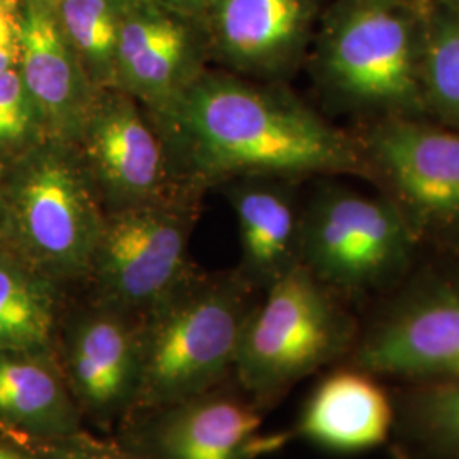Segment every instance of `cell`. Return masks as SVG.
<instances>
[{
  "label": "cell",
  "mask_w": 459,
  "mask_h": 459,
  "mask_svg": "<svg viewBox=\"0 0 459 459\" xmlns=\"http://www.w3.org/2000/svg\"><path fill=\"white\" fill-rule=\"evenodd\" d=\"M152 116L170 162L196 181L373 170L366 150L298 99L231 75L203 70Z\"/></svg>",
  "instance_id": "6da1fadb"
},
{
  "label": "cell",
  "mask_w": 459,
  "mask_h": 459,
  "mask_svg": "<svg viewBox=\"0 0 459 459\" xmlns=\"http://www.w3.org/2000/svg\"><path fill=\"white\" fill-rule=\"evenodd\" d=\"M246 279L189 278L145 313L132 405L178 407L199 398L235 368L247 318Z\"/></svg>",
  "instance_id": "7a4b0ae2"
},
{
  "label": "cell",
  "mask_w": 459,
  "mask_h": 459,
  "mask_svg": "<svg viewBox=\"0 0 459 459\" xmlns=\"http://www.w3.org/2000/svg\"><path fill=\"white\" fill-rule=\"evenodd\" d=\"M104 216L77 150L55 140L22 153L4 187V235L53 281L89 276Z\"/></svg>",
  "instance_id": "3957f363"
},
{
  "label": "cell",
  "mask_w": 459,
  "mask_h": 459,
  "mask_svg": "<svg viewBox=\"0 0 459 459\" xmlns=\"http://www.w3.org/2000/svg\"><path fill=\"white\" fill-rule=\"evenodd\" d=\"M417 5L342 0L328 14L316 66L335 96L409 117L426 109L420 75L424 16L415 11Z\"/></svg>",
  "instance_id": "277c9868"
},
{
  "label": "cell",
  "mask_w": 459,
  "mask_h": 459,
  "mask_svg": "<svg viewBox=\"0 0 459 459\" xmlns=\"http://www.w3.org/2000/svg\"><path fill=\"white\" fill-rule=\"evenodd\" d=\"M265 290V299L247 318L233 368L261 402L342 358L358 341L351 316L303 264Z\"/></svg>",
  "instance_id": "5b68a950"
},
{
  "label": "cell",
  "mask_w": 459,
  "mask_h": 459,
  "mask_svg": "<svg viewBox=\"0 0 459 459\" xmlns=\"http://www.w3.org/2000/svg\"><path fill=\"white\" fill-rule=\"evenodd\" d=\"M407 216L386 199L328 189L299 223V263L324 286L377 290L400 278L413 252Z\"/></svg>",
  "instance_id": "8992f818"
},
{
  "label": "cell",
  "mask_w": 459,
  "mask_h": 459,
  "mask_svg": "<svg viewBox=\"0 0 459 459\" xmlns=\"http://www.w3.org/2000/svg\"><path fill=\"white\" fill-rule=\"evenodd\" d=\"M191 220L169 201L111 210L104 216L89 276L99 305L147 313L191 278Z\"/></svg>",
  "instance_id": "52a82bcc"
},
{
  "label": "cell",
  "mask_w": 459,
  "mask_h": 459,
  "mask_svg": "<svg viewBox=\"0 0 459 459\" xmlns=\"http://www.w3.org/2000/svg\"><path fill=\"white\" fill-rule=\"evenodd\" d=\"M352 368L411 385L459 379V276L430 279L352 347Z\"/></svg>",
  "instance_id": "ba28073f"
},
{
  "label": "cell",
  "mask_w": 459,
  "mask_h": 459,
  "mask_svg": "<svg viewBox=\"0 0 459 459\" xmlns=\"http://www.w3.org/2000/svg\"><path fill=\"white\" fill-rule=\"evenodd\" d=\"M74 148L111 210L164 201L172 170L164 138L130 94L98 91Z\"/></svg>",
  "instance_id": "9c48e42d"
},
{
  "label": "cell",
  "mask_w": 459,
  "mask_h": 459,
  "mask_svg": "<svg viewBox=\"0 0 459 459\" xmlns=\"http://www.w3.org/2000/svg\"><path fill=\"white\" fill-rule=\"evenodd\" d=\"M208 53L204 19L184 14L164 0H123L116 89L152 115L196 79Z\"/></svg>",
  "instance_id": "30bf717a"
},
{
  "label": "cell",
  "mask_w": 459,
  "mask_h": 459,
  "mask_svg": "<svg viewBox=\"0 0 459 459\" xmlns=\"http://www.w3.org/2000/svg\"><path fill=\"white\" fill-rule=\"evenodd\" d=\"M366 155L411 210L459 227V133L394 116L369 134Z\"/></svg>",
  "instance_id": "8fae6325"
},
{
  "label": "cell",
  "mask_w": 459,
  "mask_h": 459,
  "mask_svg": "<svg viewBox=\"0 0 459 459\" xmlns=\"http://www.w3.org/2000/svg\"><path fill=\"white\" fill-rule=\"evenodd\" d=\"M322 0H220L204 17L210 53L225 65L271 77L295 65Z\"/></svg>",
  "instance_id": "7c38bea8"
},
{
  "label": "cell",
  "mask_w": 459,
  "mask_h": 459,
  "mask_svg": "<svg viewBox=\"0 0 459 459\" xmlns=\"http://www.w3.org/2000/svg\"><path fill=\"white\" fill-rule=\"evenodd\" d=\"M24 5L19 74L41 115L48 140L75 147L98 89L70 48L55 13Z\"/></svg>",
  "instance_id": "4fadbf2b"
},
{
  "label": "cell",
  "mask_w": 459,
  "mask_h": 459,
  "mask_svg": "<svg viewBox=\"0 0 459 459\" xmlns=\"http://www.w3.org/2000/svg\"><path fill=\"white\" fill-rule=\"evenodd\" d=\"M66 369L85 409L106 415L130 405L140 371V327L130 315L100 305L83 313L68 333Z\"/></svg>",
  "instance_id": "5bb4252c"
},
{
  "label": "cell",
  "mask_w": 459,
  "mask_h": 459,
  "mask_svg": "<svg viewBox=\"0 0 459 459\" xmlns=\"http://www.w3.org/2000/svg\"><path fill=\"white\" fill-rule=\"evenodd\" d=\"M394 403L377 377L358 368L325 377L301 413L298 432L335 453H361L386 443Z\"/></svg>",
  "instance_id": "9a60e30c"
},
{
  "label": "cell",
  "mask_w": 459,
  "mask_h": 459,
  "mask_svg": "<svg viewBox=\"0 0 459 459\" xmlns=\"http://www.w3.org/2000/svg\"><path fill=\"white\" fill-rule=\"evenodd\" d=\"M237 216L244 279L269 288L299 263V223L293 199L282 187L247 181L229 193Z\"/></svg>",
  "instance_id": "2e32d148"
},
{
  "label": "cell",
  "mask_w": 459,
  "mask_h": 459,
  "mask_svg": "<svg viewBox=\"0 0 459 459\" xmlns=\"http://www.w3.org/2000/svg\"><path fill=\"white\" fill-rule=\"evenodd\" d=\"M259 413L230 398L199 396L169 411L157 430L165 459H250L261 449Z\"/></svg>",
  "instance_id": "e0dca14e"
},
{
  "label": "cell",
  "mask_w": 459,
  "mask_h": 459,
  "mask_svg": "<svg viewBox=\"0 0 459 459\" xmlns=\"http://www.w3.org/2000/svg\"><path fill=\"white\" fill-rule=\"evenodd\" d=\"M0 417L43 434H75L79 411L41 352H0Z\"/></svg>",
  "instance_id": "ac0fdd59"
},
{
  "label": "cell",
  "mask_w": 459,
  "mask_h": 459,
  "mask_svg": "<svg viewBox=\"0 0 459 459\" xmlns=\"http://www.w3.org/2000/svg\"><path fill=\"white\" fill-rule=\"evenodd\" d=\"M56 324L53 279L0 254V352H43Z\"/></svg>",
  "instance_id": "d6986e66"
},
{
  "label": "cell",
  "mask_w": 459,
  "mask_h": 459,
  "mask_svg": "<svg viewBox=\"0 0 459 459\" xmlns=\"http://www.w3.org/2000/svg\"><path fill=\"white\" fill-rule=\"evenodd\" d=\"M55 16L92 85L116 89L123 0H64Z\"/></svg>",
  "instance_id": "ffe728a7"
},
{
  "label": "cell",
  "mask_w": 459,
  "mask_h": 459,
  "mask_svg": "<svg viewBox=\"0 0 459 459\" xmlns=\"http://www.w3.org/2000/svg\"><path fill=\"white\" fill-rule=\"evenodd\" d=\"M400 394L394 424L424 453L459 459V379L417 383Z\"/></svg>",
  "instance_id": "44dd1931"
},
{
  "label": "cell",
  "mask_w": 459,
  "mask_h": 459,
  "mask_svg": "<svg viewBox=\"0 0 459 459\" xmlns=\"http://www.w3.org/2000/svg\"><path fill=\"white\" fill-rule=\"evenodd\" d=\"M420 75L426 109L459 126V19L447 4L424 16Z\"/></svg>",
  "instance_id": "7402d4cb"
},
{
  "label": "cell",
  "mask_w": 459,
  "mask_h": 459,
  "mask_svg": "<svg viewBox=\"0 0 459 459\" xmlns=\"http://www.w3.org/2000/svg\"><path fill=\"white\" fill-rule=\"evenodd\" d=\"M48 140L19 68L0 72V152L26 153Z\"/></svg>",
  "instance_id": "603a6c76"
},
{
  "label": "cell",
  "mask_w": 459,
  "mask_h": 459,
  "mask_svg": "<svg viewBox=\"0 0 459 459\" xmlns=\"http://www.w3.org/2000/svg\"><path fill=\"white\" fill-rule=\"evenodd\" d=\"M22 17V0H0V72L19 68Z\"/></svg>",
  "instance_id": "cb8c5ba5"
},
{
  "label": "cell",
  "mask_w": 459,
  "mask_h": 459,
  "mask_svg": "<svg viewBox=\"0 0 459 459\" xmlns=\"http://www.w3.org/2000/svg\"><path fill=\"white\" fill-rule=\"evenodd\" d=\"M22 2H26V4H33V5H38V7H41V9H47V11L55 13V11H56V7H58L64 0H22Z\"/></svg>",
  "instance_id": "d4e9b609"
},
{
  "label": "cell",
  "mask_w": 459,
  "mask_h": 459,
  "mask_svg": "<svg viewBox=\"0 0 459 459\" xmlns=\"http://www.w3.org/2000/svg\"><path fill=\"white\" fill-rule=\"evenodd\" d=\"M70 459H134L125 458V456H117V455H108V453H83V455H75Z\"/></svg>",
  "instance_id": "484cf974"
},
{
  "label": "cell",
  "mask_w": 459,
  "mask_h": 459,
  "mask_svg": "<svg viewBox=\"0 0 459 459\" xmlns=\"http://www.w3.org/2000/svg\"><path fill=\"white\" fill-rule=\"evenodd\" d=\"M0 238H4V186L0 182Z\"/></svg>",
  "instance_id": "4316f807"
},
{
  "label": "cell",
  "mask_w": 459,
  "mask_h": 459,
  "mask_svg": "<svg viewBox=\"0 0 459 459\" xmlns=\"http://www.w3.org/2000/svg\"><path fill=\"white\" fill-rule=\"evenodd\" d=\"M0 459H24L22 456H19L14 451L0 446Z\"/></svg>",
  "instance_id": "83f0119b"
},
{
  "label": "cell",
  "mask_w": 459,
  "mask_h": 459,
  "mask_svg": "<svg viewBox=\"0 0 459 459\" xmlns=\"http://www.w3.org/2000/svg\"><path fill=\"white\" fill-rule=\"evenodd\" d=\"M446 4L449 5V9H451L459 19V0H446Z\"/></svg>",
  "instance_id": "f1b7e54d"
},
{
  "label": "cell",
  "mask_w": 459,
  "mask_h": 459,
  "mask_svg": "<svg viewBox=\"0 0 459 459\" xmlns=\"http://www.w3.org/2000/svg\"><path fill=\"white\" fill-rule=\"evenodd\" d=\"M400 2H411V4H419V0H400Z\"/></svg>",
  "instance_id": "f546056e"
}]
</instances>
